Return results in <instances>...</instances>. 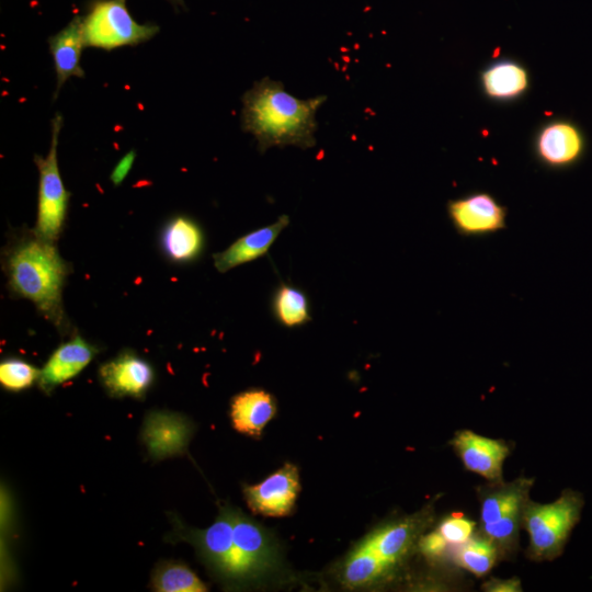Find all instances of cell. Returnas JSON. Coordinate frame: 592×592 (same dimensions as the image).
Listing matches in <instances>:
<instances>
[{"mask_svg": "<svg viewBox=\"0 0 592 592\" xmlns=\"http://www.w3.org/2000/svg\"><path fill=\"white\" fill-rule=\"evenodd\" d=\"M327 95L298 99L281 81L264 77L241 96V129L251 134L260 153L272 147H315L317 111Z\"/></svg>", "mask_w": 592, "mask_h": 592, "instance_id": "1", "label": "cell"}, {"mask_svg": "<svg viewBox=\"0 0 592 592\" xmlns=\"http://www.w3.org/2000/svg\"><path fill=\"white\" fill-rule=\"evenodd\" d=\"M4 270L10 289L31 300L48 320H64L61 294L69 269L54 242L37 235L15 242L5 254Z\"/></svg>", "mask_w": 592, "mask_h": 592, "instance_id": "2", "label": "cell"}, {"mask_svg": "<svg viewBox=\"0 0 592 592\" xmlns=\"http://www.w3.org/2000/svg\"><path fill=\"white\" fill-rule=\"evenodd\" d=\"M584 501L579 492L565 490L551 503L526 501L522 511V524L530 535L528 554L535 560H553L558 557L568 537L580 520Z\"/></svg>", "mask_w": 592, "mask_h": 592, "instance_id": "3", "label": "cell"}, {"mask_svg": "<svg viewBox=\"0 0 592 592\" xmlns=\"http://www.w3.org/2000/svg\"><path fill=\"white\" fill-rule=\"evenodd\" d=\"M81 18L86 47L107 52L139 45L160 32L156 23L136 21L127 0H89Z\"/></svg>", "mask_w": 592, "mask_h": 592, "instance_id": "4", "label": "cell"}, {"mask_svg": "<svg viewBox=\"0 0 592 592\" xmlns=\"http://www.w3.org/2000/svg\"><path fill=\"white\" fill-rule=\"evenodd\" d=\"M61 127L62 116L56 113L50 122V146L47 155L34 156L39 178L37 218L33 232L52 242H55L61 232L69 203V192L64 185L58 166Z\"/></svg>", "mask_w": 592, "mask_h": 592, "instance_id": "5", "label": "cell"}, {"mask_svg": "<svg viewBox=\"0 0 592 592\" xmlns=\"http://www.w3.org/2000/svg\"><path fill=\"white\" fill-rule=\"evenodd\" d=\"M277 547L269 532L234 509L231 582L259 579L277 563Z\"/></svg>", "mask_w": 592, "mask_h": 592, "instance_id": "6", "label": "cell"}, {"mask_svg": "<svg viewBox=\"0 0 592 592\" xmlns=\"http://www.w3.org/2000/svg\"><path fill=\"white\" fill-rule=\"evenodd\" d=\"M299 490L297 467L285 464L260 483L244 486L243 494L253 513L277 517L291 513Z\"/></svg>", "mask_w": 592, "mask_h": 592, "instance_id": "7", "label": "cell"}, {"mask_svg": "<svg viewBox=\"0 0 592 592\" xmlns=\"http://www.w3.org/2000/svg\"><path fill=\"white\" fill-rule=\"evenodd\" d=\"M447 214L455 229L465 236L494 234L505 227L506 208L485 192L449 201Z\"/></svg>", "mask_w": 592, "mask_h": 592, "instance_id": "8", "label": "cell"}, {"mask_svg": "<svg viewBox=\"0 0 592 592\" xmlns=\"http://www.w3.org/2000/svg\"><path fill=\"white\" fill-rule=\"evenodd\" d=\"M192 422L181 413L151 411L144 421L141 441L156 460L182 455L193 434Z\"/></svg>", "mask_w": 592, "mask_h": 592, "instance_id": "9", "label": "cell"}, {"mask_svg": "<svg viewBox=\"0 0 592 592\" xmlns=\"http://www.w3.org/2000/svg\"><path fill=\"white\" fill-rule=\"evenodd\" d=\"M584 139L580 129L569 121L555 119L544 124L536 133V158L550 168L573 164L582 156Z\"/></svg>", "mask_w": 592, "mask_h": 592, "instance_id": "10", "label": "cell"}, {"mask_svg": "<svg viewBox=\"0 0 592 592\" xmlns=\"http://www.w3.org/2000/svg\"><path fill=\"white\" fill-rule=\"evenodd\" d=\"M451 444L468 470L488 480L501 479L503 462L509 455V447L503 441L462 430L456 432Z\"/></svg>", "mask_w": 592, "mask_h": 592, "instance_id": "11", "label": "cell"}, {"mask_svg": "<svg viewBox=\"0 0 592 592\" xmlns=\"http://www.w3.org/2000/svg\"><path fill=\"white\" fill-rule=\"evenodd\" d=\"M100 378L111 396L143 398L153 380L150 364L133 352H123L101 365Z\"/></svg>", "mask_w": 592, "mask_h": 592, "instance_id": "12", "label": "cell"}, {"mask_svg": "<svg viewBox=\"0 0 592 592\" xmlns=\"http://www.w3.org/2000/svg\"><path fill=\"white\" fill-rule=\"evenodd\" d=\"M47 43L56 73V89L54 92V100H56L69 78L84 77L80 60L82 50L87 47L81 15H75L65 27L49 36Z\"/></svg>", "mask_w": 592, "mask_h": 592, "instance_id": "13", "label": "cell"}, {"mask_svg": "<svg viewBox=\"0 0 592 592\" xmlns=\"http://www.w3.org/2000/svg\"><path fill=\"white\" fill-rule=\"evenodd\" d=\"M98 350L76 334L59 345L41 369L38 385L49 394L57 386L77 376L94 357Z\"/></svg>", "mask_w": 592, "mask_h": 592, "instance_id": "14", "label": "cell"}, {"mask_svg": "<svg viewBox=\"0 0 592 592\" xmlns=\"http://www.w3.org/2000/svg\"><path fill=\"white\" fill-rule=\"evenodd\" d=\"M482 93L494 102H512L522 98L530 88L528 70L517 60L497 59L479 75Z\"/></svg>", "mask_w": 592, "mask_h": 592, "instance_id": "15", "label": "cell"}, {"mask_svg": "<svg viewBox=\"0 0 592 592\" xmlns=\"http://www.w3.org/2000/svg\"><path fill=\"white\" fill-rule=\"evenodd\" d=\"M288 224L289 217L282 215L273 224L238 238L227 249L213 255L216 270L225 273L263 257Z\"/></svg>", "mask_w": 592, "mask_h": 592, "instance_id": "16", "label": "cell"}, {"mask_svg": "<svg viewBox=\"0 0 592 592\" xmlns=\"http://www.w3.org/2000/svg\"><path fill=\"white\" fill-rule=\"evenodd\" d=\"M419 530L418 521L405 520L375 530L361 544L391 570L409 553Z\"/></svg>", "mask_w": 592, "mask_h": 592, "instance_id": "17", "label": "cell"}, {"mask_svg": "<svg viewBox=\"0 0 592 592\" xmlns=\"http://www.w3.org/2000/svg\"><path fill=\"white\" fill-rule=\"evenodd\" d=\"M276 413L274 397L262 389H249L236 395L230 405V418L236 431L259 437Z\"/></svg>", "mask_w": 592, "mask_h": 592, "instance_id": "18", "label": "cell"}, {"mask_svg": "<svg viewBox=\"0 0 592 592\" xmlns=\"http://www.w3.org/2000/svg\"><path fill=\"white\" fill-rule=\"evenodd\" d=\"M533 479L519 478L512 482H499L483 490L480 497L482 524L499 520L502 515L521 510L528 500Z\"/></svg>", "mask_w": 592, "mask_h": 592, "instance_id": "19", "label": "cell"}, {"mask_svg": "<svg viewBox=\"0 0 592 592\" xmlns=\"http://www.w3.org/2000/svg\"><path fill=\"white\" fill-rule=\"evenodd\" d=\"M203 244L202 229L190 217H173L163 228L162 248L172 261L187 262L196 259Z\"/></svg>", "mask_w": 592, "mask_h": 592, "instance_id": "20", "label": "cell"}, {"mask_svg": "<svg viewBox=\"0 0 592 592\" xmlns=\"http://www.w3.org/2000/svg\"><path fill=\"white\" fill-rule=\"evenodd\" d=\"M390 569L362 544L349 554L342 567V581L350 588L369 585L384 578Z\"/></svg>", "mask_w": 592, "mask_h": 592, "instance_id": "21", "label": "cell"}, {"mask_svg": "<svg viewBox=\"0 0 592 592\" xmlns=\"http://www.w3.org/2000/svg\"><path fill=\"white\" fill-rule=\"evenodd\" d=\"M152 588L159 592H203L207 587L183 562H160L152 573Z\"/></svg>", "mask_w": 592, "mask_h": 592, "instance_id": "22", "label": "cell"}, {"mask_svg": "<svg viewBox=\"0 0 592 592\" xmlns=\"http://www.w3.org/2000/svg\"><path fill=\"white\" fill-rule=\"evenodd\" d=\"M273 311L280 323L293 328L310 320L306 294L292 285L281 284L273 297Z\"/></svg>", "mask_w": 592, "mask_h": 592, "instance_id": "23", "label": "cell"}, {"mask_svg": "<svg viewBox=\"0 0 592 592\" xmlns=\"http://www.w3.org/2000/svg\"><path fill=\"white\" fill-rule=\"evenodd\" d=\"M498 549L487 537L470 538L456 553V562L469 572L481 577L497 560Z\"/></svg>", "mask_w": 592, "mask_h": 592, "instance_id": "24", "label": "cell"}, {"mask_svg": "<svg viewBox=\"0 0 592 592\" xmlns=\"http://www.w3.org/2000/svg\"><path fill=\"white\" fill-rule=\"evenodd\" d=\"M522 511L516 510L502 515L499 520L482 524L485 537L489 538L499 550H510L517 544L519 528L522 524Z\"/></svg>", "mask_w": 592, "mask_h": 592, "instance_id": "25", "label": "cell"}, {"mask_svg": "<svg viewBox=\"0 0 592 592\" xmlns=\"http://www.w3.org/2000/svg\"><path fill=\"white\" fill-rule=\"evenodd\" d=\"M39 374L41 369L19 358H7L0 364L1 385L12 391L32 386L38 380Z\"/></svg>", "mask_w": 592, "mask_h": 592, "instance_id": "26", "label": "cell"}, {"mask_svg": "<svg viewBox=\"0 0 592 592\" xmlns=\"http://www.w3.org/2000/svg\"><path fill=\"white\" fill-rule=\"evenodd\" d=\"M475 522L463 515L454 514L443 520L439 532L449 544H464L471 538Z\"/></svg>", "mask_w": 592, "mask_h": 592, "instance_id": "27", "label": "cell"}, {"mask_svg": "<svg viewBox=\"0 0 592 592\" xmlns=\"http://www.w3.org/2000/svg\"><path fill=\"white\" fill-rule=\"evenodd\" d=\"M419 544L426 557L436 558L445 551L447 542L439 531H434L423 536Z\"/></svg>", "mask_w": 592, "mask_h": 592, "instance_id": "28", "label": "cell"}, {"mask_svg": "<svg viewBox=\"0 0 592 592\" xmlns=\"http://www.w3.org/2000/svg\"><path fill=\"white\" fill-rule=\"evenodd\" d=\"M135 158V151L130 150L116 163L110 177L114 185H119L124 181L133 167Z\"/></svg>", "mask_w": 592, "mask_h": 592, "instance_id": "29", "label": "cell"}, {"mask_svg": "<svg viewBox=\"0 0 592 592\" xmlns=\"http://www.w3.org/2000/svg\"><path fill=\"white\" fill-rule=\"evenodd\" d=\"M483 589L491 592H515L522 591L521 582L517 578L491 579L483 584Z\"/></svg>", "mask_w": 592, "mask_h": 592, "instance_id": "30", "label": "cell"}, {"mask_svg": "<svg viewBox=\"0 0 592 592\" xmlns=\"http://www.w3.org/2000/svg\"><path fill=\"white\" fill-rule=\"evenodd\" d=\"M166 1H168L173 7L175 12H179L181 10H184V11L187 10V7L184 0H166Z\"/></svg>", "mask_w": 592, "mask_h": 592, "instance_id": "31", "label": "cell"}]
</instances>
